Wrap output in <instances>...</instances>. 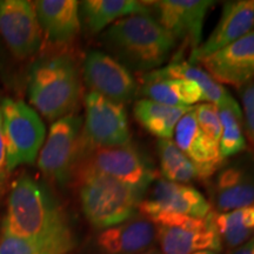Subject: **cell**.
Instances as JSON below:
<instances>
[{
  "mask_svg": "<svg viewBox=\"0 0 254 254\" xmlns=\"http://www.w3.org/2000/svg\"><path fill=\"white\" fill-rule=\"evenodd\" d=\"M213 199L221 213L254 204V154L222 165L213 183Z\"/></svg>",
  "mask_w": 254,
  "mask_h": 254,
  "instance_id": "9a60e30c",
  "label": "cell"
},
{
  "mask_svg": "<svg viewBox=\"0 0 254 254\" xmlns=\"http://www.w3.org/2000/svg\"><path fill=\"white\" fill-rule=\"evenodd\" d=\"M193 107H174L150 99L135 101L134 118L152 135L159 139H171L177 124Z\"/></svg>",
  "mask_w": 254,
  "mask_h": 254,
  "instance_id": "603a6c76",
  "label": "cell"
},
{
  "mask_svg": "<svg viewBox=\"0 0 254 254\" xmlns=\"http://www.w3.org/2000/svg\"><path fill=\"white\" fill-rule=\"evenodd\" d=\"M193 111L201 131L219 145L221 136V122L218 106L211 103H204L193 107Z\"/></svg>",
  "mask_w": 254,
  "mask_h": 254,
  "instance_id": "83f0119b",
  "label": "cell"
},
{
  "mask_svg": "<svg viewBox=\"0 0 254 254\" xmlns=\"http://www.w3.org/2000/svg\"><path fill=\"white\" fill-rule=\"evenodd\" d=\"M254 27V0L226 1L217 26L207 40L195 50L190 51V63L195 65L206 57L213 55L224 47L243 38Z\"/></svg>",
  "mask_w": 254,
  "mask_h": 254,
  "instance_id": "2e32d148",
  "label": "cell"
},
{
  "mask_svg": "<svg viewBox=\"0 0 254 254\" xmlns=\"http://www.w3.org/2000/svg\"><path fill=\"white\" fill-rule=\"evenodd\" d=\"M79 13L88 33L98 34L127 15L151 14V8L136 0H86L79 4Z\"/></svg>",
  "mask_w": 254,
  "mask_h": 254,
  "instance_id": "44dd1931",
  "label": "cell"
},
{
  "mask_svg": "<svg viewBox=\"0 0 254 254\" xmlns=\"http://www.w3.org/2000/svg\"><path fill=\"white\" fill-rule=\"evenodd\" d=\"M82 173L104 174L140 190L144 194L157 180V171L145 155L132 145L81 147L74 177Z\"/></svg>",
  "mask_w": 254,
  "mask_h": 254,
  "instance_id": "5b68a950",
  "label": "cell"
},
{
  "mask_svg": "<svg viewBox=\"0 0 254 254\" xmlns=\"http://www.w3.org/2000/svg\"><path fill=\"white\" fill-rule=\"evenodd\" d=\"M174 142L195 167L199 179L206 180L222 166L219 145L201 131L193 109L187 112L174 129Z\"/></svg>",
  "mask_w": 254,
  "mask_h": 254,
  "instance_id": "e0dca14e",
  "label": "cell"
},
{
  "mask_svg": "<svg viewBox=\"0 0 254 254\" xmlns=\"http://www.w3.org/2000/svg\"><path fill=\"white\" fill-rule=\"evenodd\" d=\"M228 254H254V239L247 241L237 249H233Z\"/></svg>",
  "mask_w": 254,
  "mask_h": 254,
  "instance_id": "4dcf8cb0",
  "label": "cell"
},
{
  "mask_svg": "<svg viewBox=\"0 0 254 254\" xmlns=\"http://www.w3.org/2000/svg\"><path fill=\"white\" fill-rule=\"evenodd\" d=\"M8 174L9 171L7 167V158H6L4 134H2L1 112H0V198L5 194L6 190H7Z\"/></svg>",
  "mask_w": 254,
  "mask_h": 254,
  "instance_id": "f546056e",
  "label": "cell"
},
{
  "mask_svg": "<svg viewBox=\"0 0 254 254\" xmlns=\"http://www.w3.org/2000/svg\"><path fill=\"white\" fill-rule=\"evenodd\" d=\"M221 122L219 151L221 158L227 159L246 150L244 135L243 111L240 107H218Z\"/></svg>",
  "mask_w": 254,
  "mask_h": 254,
  "instance_id": "484cf974",
  "label": "cell"
},
{
  "mask_svg": "<svg viewBox=\"0 0 254 254\" xmlns=\"http://www.w3.org/2000/svg\"><path fill=\"white\" fill-rule=\"evenodd\" d=\"M27 93L30 103L47 120L72 114L81 94L77 64L67 55L38 59L28 72Z\"/></svg>",
  "mask_w": 254,
  "mask_h": 254,
  "instance_id": "3957f363",
  "label": "cell"
},
{
  "mask_svg": "<svg viewBox=\"0 0 254 254\" xmlns=\"http://www.w3.org/2000/svg\"><path fill=\"white\" fill-rule=\"evenodd\" d=\"M104 45L129 71L150 73L163 67L172 56L177 39L151 14H132L105 30Z\"/></svg>",
  "mask_w": 254,
  "mask_h": 254,
  "instance_id": "7a4b0ae2",
  "label": "cell"
},
{
  "mask_svg": "<svg viewBox=\"0 0 254 254\" xmlns=\"http://www.w3.org/2000/svg\"><path fill=\"white\" fill-rule=\"evenodd\" d=\"M2 236L74 241L67 217L55 194L45 184L26 174L11 186Z\"/></svg>",
  "mask_w": 254,
  "mask_h": 254,
  "instance_id": "6da1fadb",
  "label": "cell"
},
{
  "mask_svg": "<svg viewBox=\"0 0 254 254\" xmlns=\"http://www.w3.org/2000/svg\"><path fill=\"white\" fill-rule=\"evenodd\" d=\"M200 63L219 84L245 87L254 79V31Z\"/></svg>",
  "mask_w": 254,
  "mask_h": 254,
  "instance_id": "5bb4252c",
  "label": "cell"
},
{
  "mask_svg": "<svg viewBox=\"0 0 254 254\" xmlns=\"http://www.w3.org/2000/svg\"><path fill=\"white\" fill-rule=\"evenodd\" d=\"M82 124L81 117L73 113L53 122L40 150L38 168L59 185H66L74 177L80 155Z\"/></svg>",
  "mask_w": 254,
  "mask_h": 254,
  "instance_id": "ba28073f",
  "label": "cell"
},
{
  "mask_svg": "<svg viewBox=\"0 0 254 254\" xmlns=\"http://www.w3.org/2000/svg\"><path fill=\"white\" fill-rule=\"evenodd\" d=\"M150 193L142 198L138 212L146 219L158 214H180L192 218H206L211 204L193 186L157 179L151 185Z\"/></svg>",
  "mask_w": 254,
  "mask_h": 254,
  "instance_id": "7c38bea8",
  "label": "cell"
},
{
  "mask_svg": "<svg viewBox=\"0 0 254 254\" xmlns=\"http://www.w3.org/2000/svg\"><path fill=\"white\" fill-rule=\"evenodd\" d=\"M41 31L55 44L69 43L80 32L79 2L75 0H38L33 2Z\"/></svg>",
  "mask_w": 254,
  "mask_h": 254,
  "instance_id": "d6986e66",
  "label": "cell"
},
{
  "mask_svg": "<svg viewBox=\"0 0 254 254\" xmlns=\"http://www.w3.org/2000/svg\"><path fill=\"white\" fill-rule=\"evenodd\" d=\"M214 213L206 218L180 214H158L148 219L157 227V241L163 254L218 252L222 241L214 224Z\"/></svg>",
  "mask_w": 254,
  "mask_h": 254,
  "instance_id": "52a82bcc",
  "label": "cell"
},
{
  "mask_svg": "<svg viewBox=\"0 0 254 254\" xmlns=\"http://www.w3.org/2000/svg\"><path fill=\"white\" fill-rule=\"evenodd\" d=\"M131 145V131L124 105L88 92L85 97V122L81 147H118Z\"/></svg>",
  "mask_w": 254,
  "mask_h": 254,
  "instance_id": "9c48e42d",
  "label": "cell"
},
{
  "mask_svg": "<svg viewBox=\"0 0 254 254\" xmlns=\"http://www.w3.org/2000/svg\"><path fill=\"white\" fill-rule=\"evenodd\" d=\"M0 36L15 58L36 55L43 41V31L33 2L0 0Z\"/></svg>",
  "mask_w": 254,
  "mask_h": 254,
  "instance_id": "30bf717a",
  "label": "cell"
},
{
  "mask_svg": "<svg viewBox=\"0 0 254 254\" xmlns=\"http://www.w3.org/2000/svg\"><path fill=\"white\" fill-rule=\"evenodd\" d=\"M74 247V241L21 239L2 236L0 254H67Z\"/></svg>",
  "mask_w": 254,
  "mask_h": 254,
  "instance_id": "4316f807",
  "label": "cell"
},
{
  "mask_svg": "<svg viewBox=\"0 0 254 254\" xmlns=\"http://www.w3.org/2000/svg\"><path fill=\"white\" fill-rule=\"evenodd\" d=\"M213 219L221 241L230 249H237L254 239V204L225 213H214Z\"/></svg>",
  "mask_w": 254,
  "mask_h": 254,
  "instance_id": "cb8c5ba5",
  "label": "cell"
},
{
  "mask_svg": "<svg viewBox=\"0 0 254 254\" xmlns=\"http://www.w3.org/2000/svg\"><path fill=\"white\" fill-rule=\"evenodd\" d=\"M8 171L33 164L43 147L46 129L36 111L23 100L5 98L0 104Z\"/></svg>",
  "mask_w": 254,
  "mask_h": 254,
  "instance_id": "8992f818",
  "label": "cell"
},
{
  "mask_svg": "<svg viewBox=\"0 0 254 254\" xmlns=\"http://www.w3.org/2000/svg\"><path fill=\"white\" fill-rule=\"evenodd\" d=\"M95 243L101 254H140L157 243V227L148 219L134 217L105 228Z\"/></svg>",
  "mask_w": 254,
  "mask_h": 254,
  "instance_id": "ac0fdd59",
  "label": "cell"
},
{
  "mask_svg": "<svg viewBox=\"0 0 254 254\" xmlns=\"http://www.w3.org/2000/svg\"><path fill=\"white\" fill-rule=\"evenodd\" d=\"M79 185L82 213L98 230H105L134 218L144 193L119 180L99 173L74 177Z\"/></svg>",
  "mask_w": 254,
  "mask_h": 254,
  "instance_id": "277c9868",
  "label": "cell"
},
{
  "mask_svg": "<svg viewBox=\"0 0 254 254\" xmlns=\"http://www.w3.org/2000/svg\"><path fill=\"white\" fill-rule=\"evenodd\" d=\"M193 254H219L218 252H213V251H201V252H196Z\"/></svg>",
  "mask_w": 254,
  "mask_h": 254,
  "instance_id": "d6a6232c",
  "label": "cell"
},
{
  "mask_svg": "<svg viewBox=\"0 0 254 254\" xmlns=\"http://www.w3.org/2000/svg\"><path fill=\"white\" fill-rule=\"evenodd\" d=\"M215 1L211 0H160L150 1L151 13L167 32L190 49L201 45L206 14Z\"/></svg>",
  "mask_w": 254,
  "mask_h": 254,
  "instance_id": "4fadbf2b",
  "label": "cell"
},
{
  "mask_svg": "<svg viewBox=\"0 0 254 254\" xmlns=\"http://www.w3.org/2000/svg\"><path fill=\"white\" fill-rule=\"evenodd\" d=\"M140 92L147 99L174 107H192L204 101V93L195 81L186 79L142 80Z\"/></svg>",
  "mask_w": 254,
  "mask_h": 254,
  "instance_id": "7402d4cb",
  "label": "cell"
},
{
  "mask_svg": "<svg viewBox=\"0 0 254 254\" xmlns=\"http://www.w3.org/2000/svg\"><path fill=\"white\" fill-rule=\"evenodd\" d=\"M244 116L243 120L245 124V129L251 142L254 145V79L241 92Z\"/></svg>",
  "mask_w": 254,
  "mask_h": 254,
  "instance_id": "f1b7e54d",
  "label": "cell"
},
{
  "mask_svg": "<svg viewBox=\"0 0 254 254\" xmlns=\"http://www.w3.org/2000/svg\"><path fill=\"white\" fill-rule=\"evenodd\" d=\"M82 73L91 92L114 103H129L138 93V82L132 72L109 53L90 51L85 57Z\"/></svg>",
  "mask_w": 254,
  "mask_h": 254,
  "instance_id": "8fae6325",
  "label": "cell"
},
{
  "mask_svg": "<svg viewBox=\"0 0 254 254\" xmlns=\"http://www.w3.org/2000/svg\"><path fill=\"white\" fill-rule=\"evenodd\" d=\"M150 79H186L195 81L204 93V101L218 107H240L226 88L214 80L204 68L193 64L176 60L150 73H145L141 80Z\"/></svg>",
  "mask_w": 254,
  "mask_h": 254,
  "instance_id": "ffe728a7",
  "label": "cell"
},
{
  "mask_svg": "<svg viewBox=\"0 0 254 254\" xmlns=\"http://www.w3.org/2000/svg\"><path fill=\"white\" fill-rule=\"evenodd\" d=\"M158 158L163 179L178 184H189L199 179L195 167L171 139H159Z\"/></svg>",
  "mask_w": 254,
  "mask_h": 254,
  "instance_id": "d4e9b609",
  "label": "cell"
},
{
  "mask_svg": "<svg viewBox=\"0 0 254 254\" xmlns=\"http://www.w3.org/2000/svg\"><path fill=\"white\" fill-rule=\"evenodd\" d=\"M140 254H163V253H161L160 251L157 249H150L148 251H146V252H142Z\"/></svg>",
  "mask_w": 254,
  "mask_h": 254,
  "instance_id": "1f68e13d",
  "label": "cell"
}]
</instances>
